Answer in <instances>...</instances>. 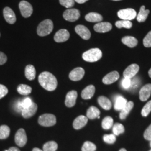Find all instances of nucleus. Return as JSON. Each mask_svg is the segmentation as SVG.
<instances>
[{"instance_id":"15","label":"nucleus","mask_w":151,"mask_h":151,"mask_svg":"<svg viewBox=\"0 0 151 151\" xmlns=\"http://www.w3.org/2000/svg\"><path fill=\"white\" fill-rule=\"evenodd\" d=\"M94 30L97 32H106L110 31L112 29V25L108 22H98L95 25Z\"/></svg>"},{"instance_id":"10","label":"nucleus","mask_w":151,"mask_h":151,"mask_svg":"<svg viewBox=\"0 0 151 151\" xmlns=\"http://www.w3.org/2000/svg\"><path fill=\"white\" fill-rule=\"evenodd\" d=\"M70 37V32L67 30L61 29L55 33L54 39L57 43H63L68 40Z\"/></svg>"},{"instance_id":"7","label":"nucleus","mask_w":151,"mask_h":151,"mask_svg":"<svg viewBox=\"0 0 151 151\" xmlns=\"http://www.w3.org/2000/svg\"><path fill=\"white\" fill-rule=\"evenodd\" d=\"M19 9L22 16L25 18L29 17L33 12L32 6L26 1H22L19 3Z\"/></svg>"},{"instance_id":"8","label":"nucleus","mask_w":151,"mask_h":151,"mask_svg":"<svg viewBox=\"0 0 151 151\" xmlns=\"http://www.w3.org/2000/svg\"><path fill=\"white\" fill-rule=\"evenodd\" d=\"M27 140V136L25 130L22 128L18 130L15 137L16 145L19 147H24L26 145Z\"/></svg>"},{"instance_id":"1","label":"nucleus","mask_w":151,"mask_h":151,"mask_svg":"<svg viewBox=\"0 0 151 151\" xmlns=\"http://www.w3.org/2000/svg\"><path fill=\"white\" fill-rule=\"evenodd\" d=\"M40 85L49 91H53L57 87V80L53 74L49 72H44L38 78Z\"/></svg>"},{"instance_id":"48","label":"nucleus","mask_w":151,"mask_h":151,"mask_svg":"<svg viewBox=\"0 0 151 151\" xmlns=\"http://www.w3.org/2000/svg\"><path fill=\"white\" fill-rule=\"evenodd\" d=\"M76 2H77L78 4H83L85 2H86L88 0H75Z\"/></svg>"},{"instance_id":"25","label":"nucleus","mask_w":151,"mask_h":151,"mask_svg":"<svg viewBox=\"0 0 151 151\" xmlns=\"http://www.w3.org/2000/svg\"><path fill=\"white\" fill-rule=\"evenodd\" d=\"M122 43L130 48H134L138 44V40L133 37L127 36L122 39Z\"/></svg>"},{"instance_id":"19","label":"nucleus","mask_w":151,"mask_h":151,"mask_svg":"<svg viewBox=\"0 0 151 151\" xmlns=\"http://www.w3.org/2000/svg\"><path fill=\"white\" fill-rule=\"evenodd\" d=\"M88 122V118L83 115H80L76 118L73 123V127L76 130L80 129L84 127Z\"/></svg>"},{"instance_id":"41","label":"nucleus","mask_w":151,"mask_h":151,"mask_svg":"<svg viewBox=\"0 0 151 151\" xmlns=\"http://www.w3.org/2000/svg\"><path fill=\"white\" fill-rule=\"evenodd\" d=\"M143 45L145 47H151V31L148 32L143 39Z\"/></svg>"},{"instance_id":"47","label":"nucleus","mask_w":151,"mask_h":151,"mask_svg":"<svg viewBox=\"0 0 151 151\" xmlns=\"http://www.w3.org/2000/svg\"><path fill=\"white\" fill-rule=\"evenodd\" d=\"M5 151H20V150L19 148H16V147H12L10 148L8 150H5Z\"/></svg>"},{"instance_id":"33","label":"nucleus","mask_w":151,"mask_h":151,"mask_svg":"<svg viewBox=\"0 0 151 151\" xmlns=\"http://www.w3.org/2000/svg\"><path fill=\"white\" fill-rule=\"evenodd\" d=\"M115 25L118 28H126V29H130L132 27V22L128 20H120L117 21L115 22Z\"/></svg>"},{"instance_id":"9","label":"nucleus","mask_w":151,"mask_h":151,"mask_svg":"<svg viewBox=\"0 0 151 151\" xmlns=\"http://www.w3.org/2000/svg\"><path fill=\"white\" fill-rule=\"evenodd\" d=\"M139 70V67L137 64H132L128 66L123 72L124 78H128L132 79L138 72Z\"/></svg>"},{"instance_id":"11","label":"nucleus","mask_w":151,"mask_h":151,"mask_svg":"<svg viewBox=\"0 0 151 151\" xmlns=\"http://www.w3.org/2000/svg\"><path fill=\"white\" fill-rule=\"evenodd\" d=\"M3 14L7 22L10 24H14L16 21V15L15 12L9 7H6L4 9Z\"/></svg>"},{"instance_id":"50","label":"nucleus","mask_w":151,"mask_h":151,"mask_svg":"<svg viewBox=\"0 0 151 151\" xmlns=\"http://www.w3.org/2000/svg\"><path fill=\"white\" fill-rule=\"evenodd\" d=\"M148 75L150 76V77L151 78V68L149 70V72H148Z\"/></svg>"},{"instance_id":"43","label":"nucleus","mask_w":151,"mask_h":151,"mask_svg":"<svg viewBox=\"0 0 151 151\" xmlns=\"http://www.w3.org/2000/svg\"><path fill=\"white\" fill-rule=\"evenodd\" d=\"M7 93H8L7 88L5 86L0 84V99L5 96L7 94Z\"/></svg>"},{"instance_id":"38","label":"nucleus","mask_w":151,"mask_h":151,"mask_svg":"<svg viewBox=\"0 0 151 151\" xmlns=\"http://www.w3.org/2000/svg\"><path fill=\"white\" fill-rule=\"evenodd\" d=\"M103 139L104 142L108 144H113L116 141V136L114 134H105L103 137Z\"/></svg>"},{"instance_id":"53","label":"nucleus","mask_w":151,"mask_h":151,"mask_svg":"<svg viewBox=\"0 0 151 151\" xmlns=\"http://www.w3.org/2000/svg\"><path fill=\"white\" fill-rule=\"evenodd\" d=\"M113 1H120V0H113Z\"/></svg>"},{"instance_id":"17","label":"nucleus","mask_w":151,"mask_h":151,"mask_svg":"<svg viewBox=\"0 0 151 151\" xmlns=\"http://www.w3.org/2000/svg\"><path fill=\"white\" fill-rule=\"evenodd\" d=\"M119 78V73L117 71H113L108 73L103 78V83L106 85H110L116 82Z\"/></svg>"},{"instance_id":"12","label":"nucleus","mask_w":151,"mask_h":151,"mask_svg":"<svg viewBox=\"0 0 151 151\" xmlns=\"http://www.w3.org/2000/svg\"><path fill=\"white\" fill-rule=\"evenodd\" d=\"M75 32L84 40H88L91 37V32L84 25H78L75 27Z\"/></svg>"},{"instance_id":"18","label":"nucleus","mask_w":151,"mask_h":151,"mask_svg":"<svg viewBox=\"0 0 151 151\" xmlns=\"http://www.w3.org/2000/svg\"><path fill=\"white\" fill-rule=\"evenodd\" d=\"M151 95V84H147L142 87L139 91V99L142 101H145Z\"/></svg>"},{"instance_id":"14","label":"nucleus","mask_w":151,"mask_h":151,"mask_svg":"<svg viewBox=\"0 0 151 151\" xmlns=\"http://www.w3.org/2000/svg\"><path fill=\"white\" fill-rule=\"evenodd\" d=\"M77 97V92L75 90L68 92L66 95L65 104L67 107L72 108L75 105Z\"/></svg>"},{"instance_id":"40","label":"nucleus","mask_w":151,"mask_h":151,"mask_svg":"<svg viewBox=\"0 0 151 151\" xmlns=\"http://www.w3.org/2000/svg\"><path fill=\"white\" fill-rule=\"evenodd\" d=\"M60 3L66 8H71L75 5V0H60Z\"/></svg>"},{"instance_id":"29","label":"nucleus","mask_w":151,"mask_h":151,"mask_svg":"<svg viewBox=\"0 0 151 151\" xmlns=\"http://www.w3.org/2000/svg\"><path fill=\"white\" fill-rule=\"evenodd\" d=\"M17 90L18 92L22 95H29L32 91V88L31 87L27 85H20L17 88Z\"/></svg>"},{"instance_id":"35","label":"nucleus","mask_w":151,"mask_h":151,"mask_svg":"<svg viewBox=\"0 0 151 151\" xmlns=\"http://www.w3.org/2000/svg\"><path fill=\"white\" fill-rule=\"evenodd\" d=\"M96 146L90 141H86L84 143L82 147V151H95Z\"/></svg>"},{"instance_id":"6","label":"nucleus","mask_w":151,"mask_h":151,"mask_svg":"<svg viewBox=\"0 0 151 151\" xmlns=\"http://www.w3.org/2000/svg\"><path fill=\"white\" fill-rule=\"evenodd\" d=\"M63 16L65 20L68 22H76L80 17V12L76 9H67L64 12Z\"/></svg>"},{"instance_id":"26","label":"nucleus","mask_w":151,"mask_h":151,"mask_svg":"<svg viewBox=\"0 0 151 151\" xmlns=\"http://www.w3.org/2000/svg\"><path fill=\"white\" fill-rule=\"evenodd\" d=\"M25 76L29 80H33L36 76V70L32 65H29L25 68Z\"/></svg>"},{"instance_id":"39","label":"nucleus","mask_w":151,"mask_h":151,"mask_svg":"<svg viewBox=\"0 0 151 151\" xmlns=\"http://www.w3.org/2000/svg\"><path fill=\"white\" fill-rule=\"evenodd\" d=\"M21 104H22V110L24 109L28 108L32 104V100L30 97H26L25 99H23L22 100H20Z\"/></svg>"},{"instance_id":"52","label":"nucleus","mask_w":151,"mask_h":151,"mask_svg":"<svg viewBox=\"0 0 151 151\" xmlns=\"http://www.w3.org/2000/svg\"><path fill=\"white\" fill-rule=\"evenodd\" d=\"M150 141H151V142H150V146H151V140H150Z\"/></svg>"},{"instance_id":"24","label":"nucleus","mask_w":151,"mask_h":151,"mask_svg":"<svg viewBox=\"0 0 151 151\" xmlns=\"http://www.w3.org/2000/svg\"><path fill=\"white\" fill-rule=\"evenodd\" d=\"M86 20L91 22H100L103 20V16L96 12H90L85 16Z\"/></svg>"},{"instance_id":"45","label":"nucleus","mask_w":151,"mask_h":151,"mask_svg":"<svg viewBox=\"0 0 151 151\" xmlns=\"http://www.w3.org/2000/svg\"><path fill=\"white\" fill-rule=\"evenodd\" d=\"M14 108L16 111L22 113V104L20 102V100L16 101V103H15V104H14Z\"/></svg>"},{"instance_id":"42","label":"nucleus","mask_w":151,"mask_h":151,"mask_svg":"<svg viewBox=\"0 0 151 151\" xmlns=\"http://www.w3.org/2000/svg\"><path fill=\"white\" fill-rule=\"evenodd\" d=\"M122 86L125 90H129L131 85V79L128 78H124L121 83Z\"/></svg>"},{"instance_id":"13","label":"nucleus","mask_w":151,"mask_h":151,"mask_svg":"<svg viewBox=\"0 0 151 151\" xmlns=\"http://www.w3.org/2000/svg\"><path fill=\"white\" fill-rule=\"evenodd\" d=\"M85 75V70L81 67H77L72 70L69 75V77L72 81L81 80Z\"/></svg>"},{"instance_id":"49","label":"nucleus","mask_w":151,"mask_h":151,"mask_svg":"<svg viewBox=\"0 0 151 151\" xmlns=\"http://www.w3.org/2000/svg\"><path fill=\"white\" fill-rule=\"evenodd\" d=\"M32 151H43V150H40V149H39V148H33V150H32Z\"/></svg>"},{"instance_id":"20","label":"nucleus","mask_w":151,"mask_h":151,"mask_svg":"<svg viewBox=\"0 0 151 151\" xmlns=\"http://www.w3.org/2000/svg\"><path fill=\"white\" fill-rule=\"evenodd\" d=\"M127 100L124 97L120 95H117L114 99V109L116 111H121L122 109L124 108L126 104L127 103Z\"/></svg>"},{"instance_id":"5","label":"nucleus","mask_w":151,"mask_h":151,"mask_svg":"<svg viewBox=\"0 0 151 151\" xmlns=\"http://www.w3.org/2000/svg\"><path fill=\"white\" fill-rule=\"evenodd\" d=\"M118 16L122 20L130 21L136 17L137 12L133 9H123L118 11Z\"/></svg>"},{"instance_id":"44","label":"nucleus","mask_w":151,"mask_h":151,"mask_svg":"<svg viewBox=\"0 0 151 151\" xmlns=\"http://www.w3.org/2000/svg\"><path fill=\"white\" fill-rule=\"evenodd\" d=\"M144 138L146 140H151V124L145 130L144 133Z\"/></svg>"},{"instance_id":"51","label":"nucleus","mask_w":151,"mask_h":151,"mask_svg":"<svg viewBox=\"0 0 151 151\" xmlns=\"http://www.w3.org/2000/svg\"><path fill=\"white\" fill-rule=\"evenodd\" d=\"M127 151V150H126L125 148H122V149L120 150V151Z\"/></svg>"},{"instance_id":"31","label":"nucleus","mask_w":151,"mask_h":151,"mask_svg":"<svg viewBox=\"0 0 151 151\" xmlns=\"http://www.w3.org/2000/svg\"><path fill=\"white\" fill-rule=\"evenodd\" d=\"M58 148V145L54 141H49L44 144L43 151H56Z\"/></svg>"},{"instance_id":"37","label":"nucleus","mask_w":151,"mask_h":151,"mask_svg":"<svg viewBox=\"0 0 151 151\" xmlns=\"http://www.w3.org/2000/svg\"><path fill=\"white\" fill-rule=\"evenodd\" d=\"M151 111V100L149 101L148 103L146 104L145 106L142 109L141 114L143 116L146 117L148 115V114L150 113Z\"/></svg>"},{"instance_id":"54","label":"nucleus","mask_w":151,"mask_h":151,"mask_svg":"<svg viewBox=\"0 0 151 151\" xmlns=\"http://www.w3.org/2000/svg\"><path fill=\"white\" fill-rule=\"evenodd\" d=\"M151 151V150H150V151Z\"/></svg>"},{"instance_id":"3","label":"nucleus","mask_w":151,"mask_h":151,"mask_svg":"<svg viewBox=\"0 0 151 151\" xmlns=\"http://www.w3.org/2000/svg\"><path fill=\"white\" fill-rule=\"evenodd\" d=\"M102 52L99 48H92L87 50L82 54L83 60L88 62H95L101 59Z\"/></svg>"},{"instance_id":"28","label":"nucleus","mask_w":151,"mask_h":151,"mask_svg":"<svg viewBox=\"0 0 151 151\" xmlns=\"http://www.w3.org/2000/svg\"><path fill=\"white\" fill-rule=\"evenodd\" d=\"M100 111L95 106H91L87 111V118L90 119H94L100 116Z\"/></svg>"},{"instance_id":"2","label":"nucleus","mask_w":151,"mask_h":151,"mask_svg":"<svg viewBox=\"0 0 151 151\" xmlns=\"http://www.w3.org/2000/svg\"><path fill=\"white\" fill-rule=\"evenodd\" d=\"M53 29V23L51 20L47 19L41 22L37 27V34L40 37L50 34Z\"/></svg>"},{"instance_id":"27","label":"nucleus","mask_w":151,"mask_h":151,"mask_svg":"<svg viewBox=\"0 0 151 151\" xmlns=\"http://www.w3.org/2000/svg\"><path fill=\"white\" fill-rule=\"evenodd\" d=\"M149 13H150V10H146L145 6H141L140 11L137 16V21L139 22H145L146 19H147V17L148 16Z\"/></svg>"},{"instance_id":"46","label":"nucleus","mask_w":151,"mask_h":151,"mask_svg":"<svg viewBox=\"0 0 151 151\" xmlns=\"http://www.w3.org/2000/svg\"><path fill=\"white\" fill-rule=\"evenodd\" d=\"M7 60V56L3 52H0V65H4Z\"/></svg>"},{"instance_id":"34","label":"nucleus","mask_w":151,"mask_h":151,"mask_svg":"<svg viewBox=\"0 0 151 151\" xmlns=\"http://www.w3.org/2000/svg\"><path fill=\"white\" fill-rule=\"evenodd\" d=\"M125 131L124 126L120 123H116L113 126V132L114 134L119 135L123 133Z\"/></svg>"},{"instance_id":"30","label":"nucleus","mask_w":151,"mask_h":151,"mask_svg":"<svg viewBox=\"0 0 151 151\" xmlns=\"http://www.w3.org/2000/svg\"><path fill=\"white\" fill-rule=\"evenodd\" d=\"M10 133V129L7 125H1L0 127V139H5L9 137Z\"/></svg>"},{"instance_id":"16","label":"nucleus","mask_w":151,"mask_h":151,"mask_svg":"<svg viewBox=\"0 0 151 151\" xmlns=\"http://www.w3.org/2000/svg\"><path fill=\"white\" fill-rule=\"evenodd\" d=\"M38 110V105L35 103H32V105L25 109H24L22 110V116L25 118L27 119L29 118L32 117L34 115H35L37 111Z\"/></svg>"},{"instance_id":"32","label":"nucleus","mask_w":151,"mask_h":151,"mask_svg":"<svg viewBox=\"0 0 151 151\" xmlns=\"http://www.w3.org/2000/svg\"><path fill=\"white\" fill-rule=\"evenodd\" d=\"M113 126V119L110 116H106L103 119L102 127L104 129H110Z\"/></svg>"},{"instance_id":"23","label":"nucleus","mask_w":151,"mask_h":151,"mask_svg":"<svg viewBox=\"0 0 151 151\" xmlns=\"http://www.w3.org/2000/svg\"><path fill=\"white\" fill-rule=\"evenodd\" d=\"M97 101H98L99 104L104 109L109 110L111 108V106H112L111 103L107 97L104 96H100L98 98Z\"/></svg>"},{"instance_id":"36","label":"nucleus","mask_w":151,"mask_h":151,"mask_svg":"<svg viewBox=\"0 0 151 151\" xmlns=\"http://www.w3.org/2000/svg\"><path fill=\"white\" fill-rule=\"evenodd\" d=\"M140 84V80L139 78L134 77L131 79V85L129 90H132V91L135 90L139 87Z\"/></svg>"},{"instance_id":"22","label":"nucleus","mask_w":151,"mask_h":151,"mask_svg":"<svg viewBox=\"0 0 151 151\" xmlns=\"http://www.w3.org/2000/svg\"><path fill=\"white\" fill-rule=\"evenodd\" d=\"M134 103L133 101L127 102L124 108L120 111V113L119 114L120 119L124 120L127 118L128 115L129 114L131 110L133 108Z\"/></svg>"},{"instance_id":"4","label":"nucleus","mask_w":151,"mask_h":151,"mask_svg":"<svg viewBox=\"0 0 151 151\" xmlns=\"http://www.w3.org/2000/svg\"><path fill=\"white\" fill-rule=\"evenodd\" d=\"M39 124L43 127H52L56 124V117L52 114H44L40 116L38 119Z\"/></svg>"},{"instance_id":"21","label":"nucleus","mask_w":151,"mask_h":151,"mask_svg":"<svg viewBox=\"0 0 151 151\" xmlns=\"http://www.w3.org/2000/svg\"><path fill=\"white\" fill-rule=\"evenodd\" d=\"M95 92V86L93 85H89L82 90L81 93V97L83 99H85V100L90 99L94 95Z\"/></svg>"}]
</instances>
